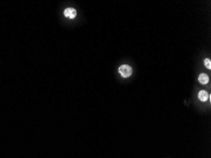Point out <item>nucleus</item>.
Masks as SVG:
<instances>
[{"label": "nucleus", "mask_w": 211, "mask_h": 158, "mask_svg": "<svg viewBox=\"0 0 211 158\" xmlns=\"http://www.w3.org/2000/svg\"><path fill=\"white\" fill-rule=\"evenodd\" d=\"M64 15L66 17L74 18L76 16V11L73 8H67L64 11Z\"/></svg>", "instance_id": "nucleus-2"}, {"label": "nucleus", "mask_w": 211, "mask_h": 158, "mask_svg": "<svg viewBox=\"0 0 211 158\" xmlns=\"http://www.w3.org/2000/svg\"><path fill=\"white\" fill-rule=\"evenodd\" d=\"M209 77L205 74H201L198 77V81L202 84H206L209 82Z\"/></svg>", "instance_id": "nucleus-4"}, {"label": "nucleus", "mask_w": 211, "mask_h": 158, "mask_svg": "<svg viewBox=\"0 0 211 158\" xmlns=\"http://www.w3.org/2000/svg\"><path fill=\"white\" fill-rule=\"evenodd\" d=\"M204 64L205 65V67L207 68H209V69L211 68V61H210V59L206 58L204 61Z\"/></svg>", "instance_id": "nucleus-5"}, {"label": "nucleus", "mask_w": 211, "mask_h": 158, "mask_svg": "<svg viewBox=\"0 0 211 158\" xmlns=\"http://www.w3.org/2000/svg\"><path fill=\"white\" fill-rule=\"evenodd\" d=\"M132 68L127 65H123L119 68V72L123 77H128L132 74Z\"/></svg>", "instance_id": "nucleus-1"}, {"label": "nucleus", "mask_w": 211, "mask_h": 158, "mask_svg": "<svg viewBox=\"0 0 211 158\" xmlns=\"http://www.w3.org/2000/svg\"><path fill=\"white\" fill-rule=\"evenodd\" d=\"M198 98L201 101L205 102L206 101H207V99L209 98V94L206 91H201L199 92L198 93Z\"/></svg>", "instance_id": "nucleus-3"}]
</instances>
